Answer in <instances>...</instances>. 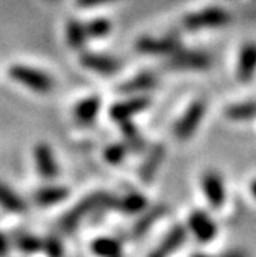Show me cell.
<instances>
[{
  "label": "cell",
  "mask_w": 256,
  "mask_h": 257,
  "mask_svg": "<svg viewBox=\"0 0 256 257\" xmlns=\"http://www.w3.org/2000/svg\"><path fill=\"white\" fill-rule=\"evenodd\" d=\"M231 22V13L222 7L212 5L187 13L181 19V27L187 33H202L225 28Z\"/></svg>",
  "instance_id": "1"
},
{
  "label": "cell",
  "mask_w": 256,
  "mask_h": 257,
  "mask_svg": "<svg viewBox=\"0 0 256 257\" xmlns=\"http://www.w3.org/2000/svg\"><path fill=\"white\" fill-rule=\"evenodd\" d=\"M8 76L14 82L20 83L22 86H25L33 92H37V94H50L56 86L54 79L48 73L23 63L11 65L8 68Z\"/></svg>",
  "instance_id": "2"
},
{
  "label": "cell",
  "mask_w": 256,
  "mask_h": 257,
  "mask_svg": "<svg viewBox=\"0 0 256 257\" xmlns=\"http://www.w3.org/2000/svg\"><path fill=\"white\" fill-rule=\"evenodd\" d=\"M116 203V199L105 194V193H95L88 197H85L82 202H79L71 211H69L66 216L62 217L60 220V229L63 232H71L74 231L80 222L88 216L91 214L95 209L98 208H102V206H114Z\"/></svg>",
  "instance_id": "3"
},
{
  "label": "cell",
  "mask_w": 256,
  "mask_h": 257,
  "mask_svg": "<svg viewBox=\"0 0 256 257\" xmlns=\"http://www.w3.org/2000/svg\"><path fill=\"white\" fill-rule=\"evenodd\" d=\"M205 114H207V102L204 99H196L195 102H192L173 126L175 139L179 140V142L190 140L198 131V128L201 126Z\"/></svg>",
  "instance_id": "4"
},
{
  "label": "cell",
  "mask_w": 256,
  "mask_h": 257,
  "mask_svg": "<svg viewBox=\"0 0 256 257\" xmlns=\"http://www.w3.org/2000/svg\"><path fill=\"white\" fill-rule=\"evenodd\" d=\"M165 66L172 71H207L212 68V57L205 51L181 46L167 57Z\"/></svg>",
  "instance_id": "5"
},
{
  "label": "cell",
  "mask_w": 256,
  "mask_h": 257,
  "mask_svg": "<svg viewBox=\"0 0 256 257\" xmlns=\"http://www.w3.org/2000/svg\"><path fill=\"white\" fill-rule=\"evenodd\" d=\"M181 40L175 34L167 36H141L134 43L136 53L153 57H168L178 48H181Z\"/></svg>",
  "instance_id": "6"
},
{
  "label": "cell",
  "mask_w": 256,
  "mask_h": 257,
  "mask_svg": "<svg viewBox=\"0 0 256 257\" xmlns=\"http://www.w3.org/2000/svg\"><path fill=\"white\" fill-rule=\"evenodd\" d=\"M187 231L201 243L212 242L218 234V225L202 209H195L187 219Z\"/></svg>",
  "instance_id": "7"
},
{
  "label": "cell",
  "mask_w": 256,
  "mask_h": 257,
  "mask_svg": "<svg viewBox=\"0 0 256 257\" xmlns=\"http://www.w3.org/2000/svg\"><path fill=\"white\" fill-rule=\"evenodd\" d=\"M79 60L80 65L90 71L101 74V76H113L116 74L121 69V62L111 57L108 54H102V53H95V51H90V50H82L79 54Z\"/></svg>",
  "instance_id": "8"
},
{
  "label": "cell",
  "mask_w": 256,
  "mask_h": 257,
  "mask_svg": "<svg viewBox=\"0 0 256 257\" xmlns=\"http://www.w3.org/2000/svg\"><path fill=\"white\" fill-rule=\"evenodd\" d=\"M201 190L208 202V205L213 208H221L227 199V190L222 176L218 171L208 170L201 176Z\"/></svg>",
  "instance_id": "9"
},
{
  "label": "cell",
  "mask_w": 256,
  "mask_h": 257,
  "mask_svg": "<svg viewBox=\"0 0 256 257\" xmlns=\"http://www.w3.org/2000/svg\"><path fill=\"white\" fill-rule=\"evenodd\" d=\"M148 106H150V99L144 94H137L130 99L114 103L110 108V117L118 123L128 122L134 117V115L145 111Z\"/></svg>",
  "instance_id": "10"
},
{
  "label": "cell",
  "mask_w": 256,
  "mask_h": 257,
  "mask_svg": "<svg viewBox=\"0 0 256 257\" xmlns=\"http://www.w3.org/2000/svg\"><path fill=\"white\" fill-rule=\"evenodd\" d=\"M256 74V42H245L238 53L235 76L241 83H248Z\"/></svg>",
  "instance_id": "11"
},
{
  "label": "cell",
  "mask_w": 256,
  "mask_h": 257,
  "mask_svg": "<svg viewBox=\"0 0 256 257\" xmlns=\"http://www.w3.org/2000/svg\"><path fill=\"white\" fill-rule=\"evenodd\" d=\"M34 162H36V168L40 177L46 180H53L59 176V165L50 145H46V144L36 145Z\"/></svg>",
  "instance_id": "12"
},
{
  "label": "cell",
  "mask_w": 256,
  "mask_h": 257,
  "mask_svg": "<svg viewBox=\"0 0 256 257\" xmlns=\"http://www.w3.org/2000/svg\"><path fill=\"white\" fill-rule=\"evenodd\" d=\"M102 106V100L99 96H88L79 100L73 109V117L77 125L88 126L96 120Z\"/></svg>",
  "instance_id": "13"
},
{
  "label": "cell",
  "mask_w": 256,
  "mask_h": 257,
  "mask_svg": "<svg viewBox=\"0 0 256 257\" xmlns=\"http://www.w3.org/2000/svg\"><path fill=\"white\" fill-rule=\"evenodd\" d=\"M157 86V76L150 73V71H142L136 74L134 77L125 80L124 83L119 85V92L128 96H137V94H144V92L154 89Z\"/></svg>",
  "instance_id": "14"
},
{
  "label": "cell",
  "mask_w": 256,
  "mask_h": 257,
  "mask_svg": "<svg viewBox=\"0 0 256 257\" xmlns=\"http://www.w3.org/2000/svg\"><path fill=\"white\" fill-rule=\"evenodd\" d=\"M65 40L68 46L74 51H82L85 50V46L90 40L87 28H85V22L79 19H69L65 25Z\"/></svg>",
  "instance_id": "15"
},
{
  "label": "cell",
  "mask_w": 256,
  "mask_h": 257,
  "mask_svg": "<svg viewBox=\"0 0 256 257\" xmlns=\"http://www.w3.org/2000/svg\"><path fill=\"white\" fill-rule=\"evenodd\" d=\"M165 154H167V150L164 145H154L150 150V153L147 154V157L142 163L141 170H139V177L142 179V182L148 183L154 179L157 170L160 168L162 162H164V159H165Z\"/></svg>",
  "instance_id": "16"
},
{
  "label": "cell",
  "mask_w": 256,
  "mask_h": 257,
  "mask_svg": "<svg viewBox=\"0 0 256 257\" xmlns=\"http://www.w3.org/2000/svg\"><path fill=\"white\" fill-rule=\"evenodd\" d=\"M187 236H189L187 226H182V225L173 226L167 232V236L162 239V242H160V245L157 248V252L162 254L164 257L173 254L175 251H178L184 245V242L187 240Z\"/></svg>",
  "instance_id": "17"
},
{
  "label": "cell",
  "mask_w": 256,
  "mask_h": 257,
  "mask_svg": "<svg viewBox=\"0 0 256 257\" xmlns=\"http://www.w3.org/2000/svg\"><path fill=\"white\" fill-rule=\"evenodd\" d=\"M69 196V190L66 186L53 185V186H45L34 193V202L42 206H51L63 202Z\"/></svg>",
  "instance_id": "18"
},
{
  "label": "cell",
  "mask_w": 256,
  "mask_h": 257,
  "mask_svg": "<svg viewBox=\"0 0 256 257\" xmlns=\"http://www.w3.org/2000/svg\"><path fill=\"white\" fill-rule=\"evenodd\" d=\"M0 208L13 214H22L27 211V202L23 200L8 185L0 182Z\"/></svg>",
  "instance_id": "19"
},
{
  "label": "cell",
  "mask_w": 256,
  "mask_h": 257,
  "mask_svg": "<svg viewBox=\"0 0 256 257\" xmlns=\"http://www.w3.org/2000/svg\"><path fill=\"white\" fill-rule=\"evenodd\" d=\"M224 115L231 122H248L256 119V102H238L225 108Z\"/></svg>",
  "instance_id": "20"
},
{
  "label": "cell",
  "mask_w": 256,
  "mask_h": 257,
  "mask_svg": "<svg viewBox=\"0 0 256 257\" xmlns=\"http://www.w3.org/2000/svg\"><path fill=\"white\" fill-rule=\"evenodd\" d=\"M114 206L124 214H139L147 208V199L141 193H130L116 200Z\"/></svg>",
  "instance_id": "21"
},
{
  "label": "cell",
  "mask_w": 256,
  "mask_h": 257,
  "mask_svg": "<svg viewBox=\"0 0 256 257\" xmlns=\"http://www.w3.org/2000/svg\"><path fill=\"white\" fill-rule=\"evenodd\" d=\"M85 28H87L90 40L91 39L101 40V39L110 36V33L113 31V23L107 17H95V19L85 22Z\"/></svg>",
  "instance_id": "22"
},
{
  "label": "cell",
  "mask_w": 256,
  "mask_h": 257,
  "mask_svg": "<svg viewBox=\"0 0 256 257\" xmlns=\"http://www.w3.org/2000/svg\"><path fill=\"white\" fill-rule=\"evenodd\" d=\"M121 131H122V136L125 139V145L128 150L131 151H142L145 148V140L142 139L141 133L136 128L134 123H131V120L128 122H122L121 123Z\"/></svg>",
  "instance_id": "23"
},
{
  "label": "cell",
  "mask_w": 256,
  "mask_h": 257,
  "mask_svg": "<svg viewBox=\"0 0 256 257\" xmlns=\"http://www.w3.org/2000/svg\"><path fill=\"white\" fill-rule=\"evenodd\" d=\"M164 213H165V208L164 206H156L153 209H148V211L144 213L141 216V219L137 220V223L134 225V228H133V236L134 237H139V236L145 234V232L154 225V222L162 217V214H164Z\"/></svg>",
  "instance_id": "24"
},
{
  "label": "cell",
  "mask_w": 256,
  "mask_h": 257,
  "mask_svg": "<svg viewBox=\"0 0 256 257\" xmlns=\"http://www.w3.org/2000/svg\"><path fill=\"white\" fill-rule=\"evenodd\" d=\"M93 251L101 257H121V243L111 237H101L93 243Z\"/></svg>",
  "instance_id": "25"
},
{
  "label": "cell",
  "mask_w": 256,
  "mask_h": 257,
  "mask_svg": "<svg viewBox=\"0 0 256 257\" xmlns=\"http://www.w3.org/2000/svg\"><path fill=\"white\" fill-rule=\"evenodd\" d=\"M14 243L22 252L33 254V252H37L42 249L43 240L33 234H27V232H19V234H16V237H14Z\"/></svg>",
  "instance_id": "26"
},
{
  "label": "cell",
  "mask_w": 256,
  "mask_h": 257,
  "mask_svg": "<svg viewBox=\"0 0 256 257\" xmlns=\"http://www.w3.org/2000/svg\"><path fill=\"white\" fill-rule=\"evenodd\" d=\"M130 150L127 148L125 144H113L110 145L105 153H104V157L108 163H111V165H116V163H121L124 160V157L127 156Z\"/></svg>",
  "instance_id": "27"
},
{
  "label": "cell",
  "mask_w": 256,
  "mask_h": 257,
  "mask_svg": "<svg viewBox=\"0 0 256 257\" xmlns=\"http://www.w3.org/2000/svg\"><path fill=\"white\" fill-rule=\"evenodd\" d=\"M42 249L48 254L50 257H62V243L56 239V237H50V239H45Z\"/></svg>",
  "instance_id": "28"
},
{
  "label": "cell",
  "mask_w": 256,
  "mask_h": 257,
  "mask_svg": "<svg viewBox=\"0 0 256 257\" xmlns=\"http://www.w3.org/2000/svg\"><path fill=\"white\" fill-rule=\"evenodd\" d=\"M111 2H116V0H76V7L82 10H90V8H98Z\"/></svg>",
  "instance_id": "29"
},
{
  "label": "cell",
  "mask_w": 256,
  "mask_h": 257,
  "mask_svg": "<svg viewBox=\"0 0 256 257\" xmlns=\"http://www.w3.org/2000/svg\"><path fill=\"white\" fill-rule=\"evenodd\" d=\"M11 248V242L5 232L0 231V257H7Z\"/></svg>",
  "instance_id": "30"
},
{
  "label": "cell",
  "mask_w": 256,
  "mask_h": 257,
  "mask_svg": "<svg viewBox=\"0 0 256 257\" xmlns=\"http://www.w3.org/2000/svg\"><path fill=\"white\" fill-rule=\"evenodd\" d=\"M218 257H250V255L244 249H228V251H224L222 254H219Z\"/></svg>",
  "instance_id": "31"
},
{
  "label": "cell",
  "mask_w": 256,
  "mask_h": 257,
  "mask_svg": "<svg viewBox=\"0 0 256 257\" xmlns=\"http://www.w3.org/2000/svg\"><path fill=\"white\" fill-rule=\"evenodd\" d=\"M248 191H250V194L254 197V200H256V177L248 183Z\"/></svg>",
  "instance_id": "32"
},
{
  "label": "cell",
  "mask_w": 256,
  "mask_h": 257,
  "mask_svg": "<svg viewBox=\"0 0 256 257\" xmlns=\"http://www.w3.org/2000/svg\"><path fill=\"white\" fill-rule=\"evenodd\" d=\"M190 257H213V255H208V254H205V252H193Z\"/></svg>",
  "instance_id": "33"
},
{
  "label": "cell",
  "mask_w": 256,
  "mask_h": 257,
  "mask_svg": "<svg viewBox=\"0 0 256 257\" xmlns=\"http://www.w3.org/2000/svg\"><path fill=\"white\" fill-rule=\"evenodd\" d=\"M148 257H164V255H162V254H159L157 251H154V252H153V254H150Z\"/></svg>",
  "instance_id": "34"
},
{
  "label": "cell",
  "mask_w": 256,
  "mask_h": 257,
  "mask_svg": "<svg viewBox=\"0 0 256 257\" xmlns=\"http://www.w3.org/2000/svg\"><path fill=\"white\" fill-rule=\"evenodd\" d=\"M53 2H56V0H53Z\"/></svg>",
  "instance_id": "35"
}]
</instances>
